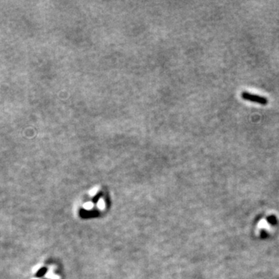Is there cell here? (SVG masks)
Instances as JSON below:
<instances>
[{
    "mask_svg": "<svg viewBox=\"0 0 279 279\" xmlns=\"http://www.w3.org/2000/svg\"><path fill=\"white\" fill-rule=\"evenodd\" d=\"M241 98L245 101L257 103V104L261 105V106H265L268 103V99L264 96H259V95L253 94V93L249 92L243 91L241 92L240 95Z\"/></svg>",
    "mask_w": 279,
    "mask_h": 279,
    "instance_id": "obj_1",
    "label": "cell"
},
{
    "mask_svg": "<svg viewBox=\"0 0 279 279\" xmlns=\"http://www.w3.org/2000/svg\"><path fill=\"white\" fill-rule=\"evenodd\" d=\"M257 229L258 230H267V231H270V232L272 231V227H271V225L269 224V222H267L265 219H263L260 221V222H258V224H257Z\"/></svg>",
    "mask_w": 279,
    "mask_h": 279,
    "instance_id": "obj_2",
    "label": "cell"
},
{
    "mask_svg": "<svg viewBox=\"0 0 279 279\" xmlns=\"http://www.w3.org/2000/svg\"><path fill=\"white\" fill-rule=\"evenodd\" d=\"M54 269V266H51L50 267L49 271L47 272V274L45 275V278H48V279H60V277L57 275H54V272L53 270Z\"/></svg>",
    "mask_w": 279,
    "mask_h": 279,
    "instance_id": "obj_3",
    "label": "cell"
},
{
    "mask_svg": "<svg viewBox=\"0 0 279 279\" xmlns=\"http://www.w3.org/2000/svg\"><path fill=\"white\" fill-rule=\"evenodd\" d=\"M97 208L99 210H104L105 208H106V202H105L104 199L102 198H100L99 201L97 202Z\"/></svg>",
    "mask_w": 279,
    "mask_h": 279,
    "instance_id": "obj_4",
    "label": "cell"
},
{
    "mask_svg": "<svg viewBox=\"0 0 279 279\" xmlns=\"http://www.w3.org/2000/svg\"><path fill=\"white\" fill-rule=\"evenodd\" d=\"M94 207V203L92 202H87L83 204V208L85 210H91Z\"/></svg>",
    "mask_w": 279,
    "mask_h": 279,
    "instance_id": "obj_5",
    "label": "cell"
},
{
    "mask_svg": "<svg viewBox=\"0 0 279 279\" xmlns=\"http://www.w3.org/2000/svg\"><path fill=\"white\" fill-rule=\"evenodd\" d=\"M99 187H98V186L94 187V188H91V189L89 190V192H88V195H89L90 196H95L96 194H97V192H99Z\"/></svg>",
    "mask_w": 279,
    "mask_h": 279,
    "instance_id": "obj_6",
    "label": "cell"
},
{
    "mask_svg": "<svg viewBox=\"0 0 279 279\" xmlns=\"http://www.w3.org/2000/svg\"><path fill=\"white\" fill-rule=\"evenodd\" d=\"M33 279H40V278H33Z\"/></svg>",
    "mask_w": 279,
    "mask_h": 279,
    "instance_id": "obj_7",
    "label": "cell"
}]
</instances>
